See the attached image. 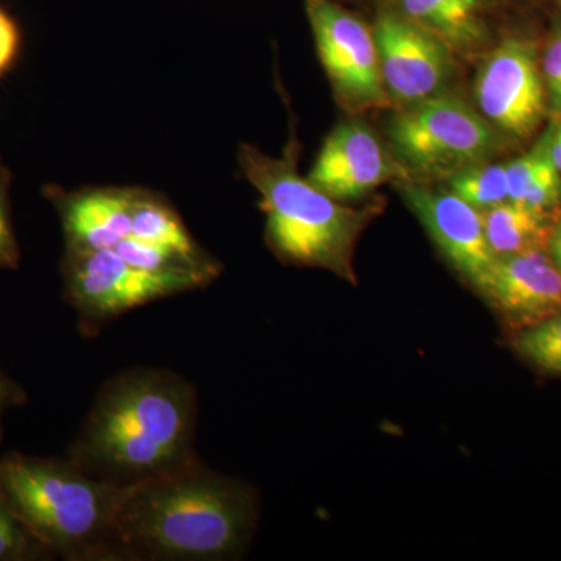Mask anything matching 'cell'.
Masks as SVG:
<instances>
[{"instance_id": "7c38bea8", "label": "cell", "mask_w": 561, "mask_h": 561, "mask_svg": "<svg viewBox=\"0 0 561 561\" xmlns=\"http://www.w3.org/2000/svg\"><path fill=\"white\" fill-rule=\"evenodd\" d=\"M479 290L523 330L561 312V272L545 250L496 257Z\"/></svg>"}, {"instance_id": "ba28073f", "label": "cell", "mask_w": 561, "mask_h": 561, "mask_svg": "<svg viewBox=\"0 0 561 561\" xmlns=\"http://www.w3.org/2000/svg\"><path fill=\"white\" fill-rule=\"evenodd\" d=\"M479 113L496 130L530 138L548 111L537 44L508 36L494 47L476 80Z\"/></svg>"}, {"instance_id": "d6986e66", "label": "cell", "mask_w": 561, "mask_h": 561, "mask_svg": "<svg viewBox=\"0 0 561 561\" xmlns=\"http://www.w3.org/2000/svg\"><path fill=\"white\" fill-rule=\"evenodd\" d=\"M513 343L531 364L561 376V312L524 328Z\"/></svg>"}, {"instance_id": "cb8c5ba5", "label": "cell", "mask_w": 561, "mask_h": 561, "mask_svg": "<svg viewBox=\"0 0 561 561\" xmlns=\"http://www.w3.org/2000/svg\"><path fill=\"white\" fill-rule=\"evenodd\" d=\"M27 391L20 382L14 381L11 376L0 367V443L3 437V419L10 409L22 408L27 404Z\"/></svg>"}, {"instance_id": "5bb4252c", "label": "cell", "mask_w": 561, "mask_h": 561, "mask_svg": "<svg viewBox=\"0 0 561 561\" xmlns=\"http://www.w3.org/2000/svg\"><path fill=\"white\" fill-rule=\"evenodd\" d=\"M401 14L453 51L479 49L486 39L479 0H397Z\"/></svg>"}, {"instance_id": "8fae6325", "label": "cell", "mask_w": 561, "mask_h": 561, "mask_svg": "<svg viewBox=\"0 0 561 561\" xmlns=\"http://www.w3.org/2000/svg\"><path fill=\"white\" fill-rule=\"evenodd\" d=\"M400 171L371 128L354 121L328 136L308 180L335 201H354L397 179Z\"/></svg>"}, {"instance_id": "ac0fdd59", "label": "cell", "mask_w": 561, "mask_h": 561, "mask_svg": "<svg viewBox=\"0 0 561 561\" xmlns=\"http://www.w3.org/2000/svg\"><path fill=\"white\" fill-rule=\"evenodd\" d=\"M451 192L472 208L486 210L511 201L505 164L472 165L451 176Z\"/></svg>"}, {"instance_id": "8992f818", "label": "cell", "mask_w": 561, "mask_h": 561, "mask_svg": "<svg viewBox=\"0 0 561 561\" xmlns=\"http://www.w3.org/2000/svg\"><path fill=\"white\" fill-rule=\"evenodd\" d=\"M389 136L405 164L427 173L454 175L482 164L497 147L496 128L467 102L443 92L401 108Z\"/></svg>"}, {"instance_id": "ffe728a7", "label": "cell", "mask_w": 561, "mask_h": 561, "mask_svg": "<svg viewBox=\"0 0 561 561\" xmlns=\"http://www.w3.org/2000/svg\"><path fill=\"white\" fill-rule=\"evenodd\" d=\"M54 557L0 500V561L50 560Z\"/></svg>"}, {"instance_id": "277c9868", "label": "cell", "mask_w": 561, "mask_h": 561, "mask_svg": "<svg viewBox=\"0 0 561 561\" xmlns=\"http://www.w3.org/2000/svg\"><path fill=\"white\" fill-rule=\"evenodd\" d=\"M238 161L260 194L265 236L276 256L287 264L324 268L356 284L354 249L376 208H350L313 186L297 171L294 146L275 158L243 144Z\"/></svg>"}, {"instance_id": "4316f807", "label": "cell", "mask_w": 561, "mask_h": 561, "mask_svg": "<svg viewBox=\"0 0 561 561\" xmlns=\"http://www.w3.org/2000/svg\"><path fill=\"white\" fill-rule=\"evenodd\" d=\"M557 5H559V9L561 10V0H556Z\"/></svg>"}, {"instance_id": "4fadbf2b", "label": "cell", "mask_w": 561, "mask_h": 561, "mask_svg": "<svg viewBox=\"0 0 561 561\" xmlns=\"http://www.w3.org/2000/svg\"><path fill=\"white\" fill-rule=\"evenodd\" d=\"M60 217L66 250H114L131 232L135 187H81L43 190Z\"/></svg>"}, {"instance_id": "9a60e30c", "label": "cell", "mask_w": 561, "mask_h": 561, "mask_svg": "<svg viewBox=\"0 0 561 561\" xmlns=\"http://www.w3.org/2000/svg\"><path fill=\"white\" fill-rule=\"evenodd\" d=\"M548 216V210L512 201L482 210L483 230L494 256L545 250L553 228Z\"/></svg>"}, {"instance_id": "f1b7e54d", "label": "cell", "mask_w": 561, "mask_h": 561, "mask_svg": "<svg viewBox=\"0 0 561 561\" xmlns=\"http://www.w3.org/2000/svg\"><path fill=\"white\" fill-rule=\"evenodd\" d=\"M497 2H501V0H497Z\"/></svg>"}, {"instance_id": "484cf974", "label": "cell", "mask_w": 561, "mask_h": 561, "mask_svg": "<svg viewBox=\"0 0 561 561\" xmlns=\"http://www.w3.org/2000/svg\"><path fill=\"white\" fill-rule=\"evenodd\" d=\"M549 150H551L553 164H556V168L561 172V125L557 130H552Z\"/></svg>"}, {"instance_id": "e0dca14e", "label": "cell", "mask_w": 561, "mask_h": 561, "mask_svg": "<svg viewBox=\"0 0 561 561\" xmlns=\"http://www.w3.org/2000/svg\"><path fill=\"white\" fill-rule=\"evenodd\" d=\"M551 135L552 130L546 133L529 153L505 164L512 202L541 210L560 205L561 172L553 164L549 150Z\"/></svg>"}, {"instance_id": "30bf717a", "label": "cell", "mask_w": 561, "mask_h": 561, "mask_svg": "<svg viewBox=\"0 0 561 561\" xmlns=\"http://www.w3.org/2000/svg\"><path fill=\"white\" fill-rule=\"evenodd\" d=\"M401 191L446 260L479 289L496 261L483 230L482 210L472 208L454 192L420 184H404Z\"/></svg>"}, {"instance_id": "5b68a950", "label": "cell", "mask_w": 561, "mask_h": 561, "mask_svg": "<svg viewBox=\"0 0 561 561\" xmlns=\"http://www.w3.org/2000/svg\"><path fill=\"white\" fill-rule=\"evenodd\" d=\"M62 298L87 337L111 320L150 302L203 289L214 276L202 272H149L133 267L114 250H66L61 260Z\"/></svg>"}, {"instance_id": "2e32d148", "label": "cell", "mask_w": 561, "mask_h": 561, "mask_svg": "<svg viewBox=\"0 0 561 561\" xmlns=\"http://www.w3.org/2000/svg\"><path fill=\"white\" fill-rule=\"evenodd\" d=\"M130 236L139 241L169 247L203 264H217L192 238L176 209L157 192L135 187Z\"/></svg>"}, {"instance_id": "7a4b0ae2", "label": "cell", "mask_w": 561, "mask_h": 561, "mask_svg": "<svg viewBox=\"0 0 561 561\" xmlns=\"http://www.w3.org/2000/svg\"><path fill=\"white\" fill-rule=\"evenodd\" d=\"M257 519L245 483L201 459L122 490L117 505V560L221 561L241 556Z\"/></svg>"}, {"instance_id": "3957f363", "label": "cell", "mask_w": 561, "mask_h": 561, "mask_svg": "<svg viewBox=\"0 0 561 561\" xmlns=\"http://www.w3.org/2000/svg\"><path fill=\"white\" fill-rule=\"evenodd\" d=\"M122 490L92 478L68 457L0 456V500L65 560H117L114 522Z\"/></svg>"}, {"instance_id": "d4e9b609", "label": "cell", "mask_w": 561, "mask_h": 561, "mask_svg": "<svg viewBox=\"0 0 561 561\" xmlns=\"http://www.w3.org/2000/svg\"><path fill=\"white\" fill-rule=\"evenodd\" d=\"M548 251L549 256L552 257L561 272V221L553 225L551 236H549Z\"/></svg>"}, {"instance_id": "52a82bcc", "label": "cell", "mask_w": 561, "mask_h": 561, "mask_svg": "<svg viewBox=\"0 0 561 561\" xmlns=\"http://www.w3.org/2000/svg\"><path fill=\"white\" fill-rule=\"evenodd\" d=\"M305 10L339 103L351 113L389 106L375 33L334 0H305Z\"/></svg>"}, {"instance_id": "83f0119b", "label": "cell", "mask_w": 561, "mask_h": 561, "mask_svg": "<svg viewBox=\"0 0 561 561\" xmlns=\"http://www.w3.org/2000/svg\"><path fill=\"white\" fill-rule=\"evenodd\" d=\"M0 164H2V160H0Z\"/></svg>"}, {"instance_id": "9c48e42d", "label": "cell", "mask_w": 561, "mask_h": 561, "mask_svg": "<svg viewBox=\"0 0 561 561\" xmlns=\"http://www.w3.org/2000/svg\"><path fill=\"white\" fill-rule=\"evenodd\" d=\"M373 33L390 103L405 108L442 94L453 72V50L442 39L394 13L381 14Z\"/></svg>"}, {"instance_id": "44dd1931", "label": "cell", "mask_w": 561, "mask_h": 561, "mask_svg": "<svg viewBox=\"0 0 561 561\" xmlns=\"http://www.w3.org/2000/svg\"><path fill=\"white\" fill-rule=\"evenodd\" d=\"M11 172L0 164V271H16L21 249L14 232L10 201Z\"/></svg>"}, {"instance_id": "7402d4cb", "label": "cell", "mask_w": 561, "mask_h": 561, "mask_svg": "<svg viewBox=\"0 0 561 561\" xmlns=\"http://www.w3.org/2000/svg\"><path fill=\"white\" fill-rule=\"evenodd\" d=\"M541 73L548 110L561 114V14L553 21L552 31L542 51Z\"/></svg>"}, {"instance_id": "603a6c76", "label": "cell", "mask_w": 561, "mask_h": 561, "mask_svg": "<svg viewBox=\"0 0 561 561\" xmlns=\"http://www.w3.org/2000/svg\"><path fill=\"white\" fill-rule=\"evenodd\" d=\"M22 33L16 20L0 7V80L13 69L20 58Z\"/></svg>"}, {"instance_id": "6da1fadb", "label": "cell", "mask_w": 561, "mask_h": 561, "mask_svg": "<svg viewBox=\"0 0 561 561\" xmlns=\"http://www.w3.org/2000/svg\"><path fill=\"white\" fill-rule=\"evenodd\" d=\"M198 402L176 373L130 368L108 379L66 457L99 481L138 485L197 460Z\"/></svg>"}]
</instances>
